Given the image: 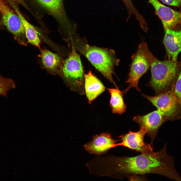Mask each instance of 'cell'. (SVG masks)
Returning <instances> with one entry per match:
<instances>
[{
  "instance_id": "15",
  "label": "cell",
  "mask_w": 181,
  "mask_h": 181,
  "mask_svg": "<svg viewBox=\"0 0 181 181\" xmlns=\"http://www.w3.org/2000/svg\"><path fill=\"white\" fill-rule=\"evenodd\" d=\"M6 1L14 9L22 21L24 28L26 36L28 43L40 49L41 42L36 30L22 15L16 4V3L12 0Z\"/></svg>"
},
{
  "instance_id": "5",
  "label": "cell",
  "mask_w": 181,
  "mask_h": 181,
  "mask_svg": "<svg viewBox=\"0 0 181 181\" xmlns=\"http://www.w3.org/2000/svg\"><path fill=\"white\" fill-rule=\"evenodd\" d=\"M72 47L71 52L64 61L61 74L72 90L83 95L85 75L80 56L73 45Z\"/></svg>"
},
{
  "instance_id": "2",
  "label": "cell",
  "mask_w": 181,
  "mask_h": 181,
  "mask_svg": "<svg viewBox=\"0 0 181 181\" xmlns=\"http://www.w3.org/2000/svg\"><path fill=\"white\" fill-rule=\"evenodd\" d=\"M85 40L75 38L72 45L76 50L85 57L116 88L118 87L112 77L114 67L118 65L120 61L116 57L115 51L111 49L90 46Z\"/></svg>"
},
{
  "instance_id": "20",
  "label": "cell",
  "mask_w": 181,
  "mask_h": 181,
  "mask_svg": "<svg viewBox=\"0 0 181 181\" xmlns=\"http://www.w3.org/2000/svg\"><path fill=\"white\" fill-rule=\"evenodd\" d=\"M122 0L127 8L129 15H135L137 13L138 11L134 7L131 0Z\"/></svg>"
},
{
  "instance_id": "22",
  "label": "cell",
  "mask_w": 181,
  "mask_h": 181,
  "mask_svg": "<svg viewBox=\"0 0 181 181\" xmlns=\"http://www.w3.org/2000/svg\"><path fill=\"white\" fill-rule=\"evenodd\" d=\"M130 180H147L145 175L134 174L130 175L127 177Z\"/></svg>"
},
{
  "instance_id": "19",
  "label": "cell",
  "mask_w": 181,
  "mask_h": 181,
  "mask_svg": "<svg viewBox=\"0 0 181 181\" xmlns=\"http://www.w3.org/2000/svg\"><path fill=\"white\" fill-rule=\"evenodd\" d=\"M174 90L177 99L181 108V64L179 72L177 76Z\"/></svg>"
},
{
  "instance_id": "17",
  "label": "cell",
  "mask_w": 181,
  "mask_h": 181,
  "mask_svg": "<svg viewBox=\"0 0 181 181\" xmlns=\"http://www.w3.org/2000/svg\"><path fill=\"white\" fill-rule=\"evenodd\" d=\"M108 90L111 96L109 104L112 112L121 115L125 111L126 106L124 103V93L118 88H108Z\"/></svg>"
},
{
  "instance_id": "10",
  "label": "cell",
  "mask_w": 181,
  "mask_h": 181,
  "mask_svg": "<svg viewBox=\"0 0 181 181\" xmlns=\"http://www.w3.org/2000/svg\"><path fill=\"white\" fill-rule=\"evenodd\" d=\"M161 20L164 29H175L181 24V12L174 10L161 4L158 0H149Z\"/></svg>"
},
{
  "instance_id": "9",
  "label": "cell",
  "mask_w": 181,
  "mask_h": 181,
  "mask_svg": "<svg viewBox=\"0 0 181 181\" xmlns=\"http://www.w3.org/2000/svg\"><path fill=\"white\" fill-rule=\"evenodd\" d=\"M4 25L20 44L26 46L28 43L24 28L20 18L12 10L1 13Z\"/></svg>"
},
{
  "instance_id": "25",
  "label": "cell",
  "mask_w": 181,
  "mask_h": 181,
  "mask_svg": "<svg viewBox=\"0 0 181 181\" xmlns=\"http://www.w3.org/2000/svg\"><path fill=\"white\" fill-rule=\"evenodd\" d=\"M3 25H4V24L3 22L2 15L1 13L0 12V26Z\"/></svg>"
},
{
  "instance_id": "8",
  "label": "cell",
  "mask_w": 181,
  "mask_h": 181,
  "mask_svg": "<svg viewBox=\"0 0 181 181\" xmlns=\"http://www.w3.org/2000/svg\"><path fill=\"white\" fill-rule=\"evenodd\" d=\"M133 120L140 127H143L145 128L146 134L151 140L150 144L153 146V142L158 130L166 119L161 112L157 109L144 115H138L133 117Z\"/></svg>"
},
{
  "instance_id": "11",
  "label": "cell",
  "mask_w": 181,
  "mask_h": 181,
  "mask_svg": "<svg viewBox=\"0 0 181 181\" xmlns=\"http://www.w3.org/2000/svg\"><path fill=\"white\" fill-rule=\"evenodd\" d=\"M118 141L112 139L109 134L103 133L93 137L92 140L85 145L84 147L89 153L99 155L115 147V144Z\"/></svg>"
},
{
  "instance_id": "6",
  "label": "cell",
  "mask_w": 181,
  "mask_h": 181,
  "mask_svg": "<svg viewBox=\"0 0 181 181\" xmlns=\"http://www.w3.org/2000/svg\"><path fill=\"white\" fill-rule=\"evenodd\" d=\"M142 96L149 101L163 114L166 119H172L178 114L181 108L174 92V88L156 95Z\"/></svg>"
},
{
  "instance_id": "13",
  "label": "cell",
  "mask_w": 181,
  "mask_h": 181,
  "mask_svg": "<svg viewBox=\"0 0 181 181\" xmlns=\"http://www.w3.org/2000/svg\"><path fill=\"white\" fill-rule=\"evenodd\" d=\"M106 88L101 81L91 71L84 75V89L88 102H92L105 90Z\"/></svg>"
},
{
  "instance_id": "23",
  "label": "cell",
  "mask_w": 181,
  "mask_h": 181,
  "mask_svg": "<svg viewBox=\"0 0 181 181\" xmlns=\"http://www.w3.org/2000/svg\"><path fill=\"white\" fill-rule=\"evenodd\" d=\"M12 10L8 6L3 0H0V12L6 13Z\"/></svg>"
},
{
  "instance_id": "24",
  "label": "cell",
  "mask_w": 181,
  "mask_h": 181,
  "mask_svg": "<svg viewBox=\"0 0 181 181\" xmlns=\"http://www.w3.org/2000/svg\"><path fill=\"white\" fill-rule=\"evenodd\" d=\"M17 4H19L22 6L26 8H27V7L24 0H12Z\"/></svg>"
},
{
  "instance_id": "18",
  "label": "cell",
  "mask_w": 181,
  "mask_h": 181,
  "mask_svg": "<svg viewBox=\"0 0 181 181\" xmlns=\"http://www.w3.org/2000/svg\"><path fill=\"white\" fill-rule=\"evenodd\" d=\"M15 87V83L12 80L3 77L0 75V95L7 97L8 91Z\"/></svg>"
},
{
  "instance_id": "3",
  "label": "cell",
  "mask_w": 181,
  "mask_h": 181,
  "mask_svg": "<svg viewBox=\"0 0 181 181\" xmlns=\"http://www.w3.org/2000/svg\"><path fill=\"white\" fill-rule=\"evenodd\" d=\"M151 67V77L148 85L157 95L167 91L178 75L177 61L171 59L160 61L154 56Z\"/></svg>"
},
{
  "instance_id": "7",
  "label": "cell",
  "mask_w": 181,
  "mask_h": 181,
  "mask_svg": "<svg viewBox=\"0 0 181 181\" xmlns=\"http://www.w3.org/2000/svg\"><path fill=\"white\" fill-rule=\"evenodd\" d=\"M137 132L129 130L128 133L119 137L121 142L116 144L115 147L122 146L129 149L141 152L142 154H149L154 152L153 146L147 144L144 141V138L147 131L143 127H140Z\"/></svg>"
},
{
  "instance_id": "1",
  "label": "cell",
  "mask_w": 181,
  "mask_h": 181,
  "mask_svg": "<svg viewBox=\"0 0 181 181\" xmlns=\"http://www.w3.org/2000/svg\"><path fill=\"white\" fill-rule=\"evenodd\" d=\"M166 144L160 151L133 157H112L109 170L112 177L122 179L134 174H154L169 179L181 181V176L175 168L173 157L166 151Z\"/></svg>"
},
{
  "instance_id": "21",
  "label": "cell",
  "mask_w": 181,
  "mask_h": 181,
  "mask_svg": "<svg viewBox=\"0 0 181 181\" xmlns=\"http://www.w3.org/2000/svg\"><path fill=\"white\" fill-rule=\"evenodd\" d=\"M167 5L177 7L181 6V0H160Z\"/></svg>"
},
{
  "instance_id": "12",
  "label": "cell",
  "mask_w": 181,
  "mask_h": 181,
  "mask_svg": "<svg viewBox=\"0 0 181 181\" xmlns=\"http://www.w3.org/2000/svg\"><path fill=\"white\" fill-rule=\"evenodd\" d=\"M163 42L169 57L177 61L178 55L181 52V29H164Z\"/></svg>"
},
{
  "instance_id": "4",
  "label": "cell",
  "mask_w": 181,
  "mask_h": 181,
  "mask_svg": "<svg viewBox=\"0 0 181 181\" xmlns=\"http://www.w3.org/2000/svg\"><path fill=\"white\" fill-rule=\"evenodd\" d=\"M154 56L145 42H143L139 44L136 52L132 56L130 71L126 82L128 85L123 91L124 93L132 87L141 91L138 86L139 80L151 67Z\"/></svg>"
},
{
  "instance_id": "16",
  "label": "cell",
  "mask_w": 181,
  "mask_h": 181,
  "mask_svg": "<svg viewBox=\"0 0 181 181\" xmlns=\"http://www.w3.org/2000/svg\"><path fill=\"white\" fill-rule=\"evenodd\" d=\"M36 0L63 23L66 24L69 23L64 9L63 0Z\"/></svg>"
},
{
  "instance_id": "14",
  "label": "cell",
  "mask_w": 181,
  "mask_h": 181,
  "mask_svg": "<svg viewBox=\"0 0 181 181\" xmlns=\"http://www.w3.org/2000/svg\"><path fill=\"white\" fill-rule=\"evenodd\" d=\"M39 49L41 61L44 67L52 73H61L64 61L57 54L46 49Z\"/></svg>"
}]
</instances>
